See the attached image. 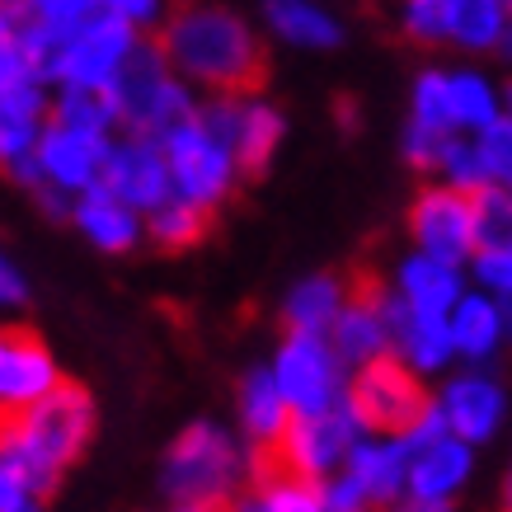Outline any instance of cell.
Masks as SVG:
<instances>
[{
    "instance_id": "cell-1",
    "label": "cell",
    "mask_w": 512,
    "mask_h": 512,
    "mask_svg": "<svg viewBox=\"0 0 512 512\" xmlns=\"http://www.w3.org/2000/svg\"><path fill=\"white\" fill-rule=\"evenodd\" d=\"M160 52L170 57L174 76L198 94H245L264 80V43L240 15L221 5L174 10L156 33Z\"/></svg>"
},
{
    "instance_id": "cell-2",
    "label": "cell",
    "mask_w": 512,
    "mask_h": 512,
    "mask_svg": "<svg viewBox=\"0 0 512 512\" xmlns=\"http://www.w3.org/2000/svg\"><path fill=\"white\" fill-rule=\"evenodd\" d=\"M94 428H99L94 395L76 381H62L52 395L24 409L19 419L0 423V451L29 475L38 494L52 498L66 470L90 451Z\"/></svg>"
},
{
    "instance_id": "cell-3",
    "label": "cell",
    "mask_w": 512,
    "mask_h": 512,
    "mask_svg": "<svg viewBox=\"0 0 512 512\" xmlns=\"http://www.w3.org/2000/svg\"><path fill=\"white\" fill-rule=\"evenodd\" d=\"M264 456L245 437L217 419H193L174 433V442L160 456V489L170 503H217L231 508L245 494Z\"/></svg>"
},
{
    "instance_id": "cell-4",
    "label": "cell",
    "mask_w": 512,
    "mask_h": 512,
    "mask_svg": "<svg viewBox=\"0 0 512 512\" xmlns=\"http://www.w3.org/2000/svg\"><path fill=\"white\" fill-rule=\"evenodd\" d=\"M109 90L118 104V118H123V132H146V137H165L179 123L198 118L202 109L198 90L174 76L170 57L160 52L156 38H141L132 47V57L123 62Z\"/></svg>"
},
{
    "instance_id": "cell-5",
    "label": "cell",
    "mask_w": 512,
    "mask_h": 512,
    "mask_svg": "<svg viewBox=\"0 0 512 512\" xmlns=\"http://www.w3.org/2000/svg\"><path fill=\"white\" fill-rule=\"evenodd\" d=\"M348 409L357 414L362 433L404 437L433 414V395L414 367H404L395 353L376 357L367 367H353L348 376Z\"/></svg>"
},
{
    "instance_id": "cell-6",
    "label": "cell",
    "mask_w": 512,
    "mask_h": 512,
    "mask_svg": "<svg viewBox=\"0 0 512 512\" xmlns=\"http://www.w3.org/2000/svg\"><path fill=\"white\" fill-rule=\"evenodd\" d=\"M165 146V160H170V188L174 198L193 202L202 212H217L231 202V193L240 188V160L231 156V146L202 123V118H188L174 132L160 137Z\"/></svg>"
},
{
    "instance_id": "cell-7",
    "label": "cell",
    "mask_w": 512,
    "mask_h": 512,
    "mask_svg": "<svg viewBox=\"0 0 512 512\" xmlns=\"http://www.w3.org/2000/svg\"><path fill=\"white\" fill-rule=\"evenodd\" d=\"M141 38H146V33H137L132 24H123L118 15H109V10H94L80 29H71L62 43L52 47V57H47V66H43V80L52 85V90H62V85L109 90Z\"/></svg>"
},
{
    "instance_id": "cell-8",
    "label": "cell",
    "mask_w": 512,
    "mask_h": 512,
    "mask_svg": "<svg viewBox=\"0 0 512 512\" xmlns=\"http://www.w3.org/2000/svg\"><path fill=\"white\" fill-rule=\"evenodd\" d=\"M268 372L287 395L292 414H320L348 400V362L334 353L329 334H282L268 357Z\"/></svg>"
},
{
    "instance_id": "cell-9",
    "label": "cell",
    "mask_w": 512,
    "mask_h": 512,
    "mask_svg": "<svg viewBox=\"0 0 512 512\" xmlns=\"http://www.w3.org/2000/svg\"><path fill=\"white\" fill-rule=\"evenodd\" d=\"M362 437H367L362 423H357V414L348 409V400H343V404H334V409H320V414H292L282 442L268 451L264 461L292 470L301 480L325 484L329 475H339V470L348 466V456H353V447Z\"/></svg>"
},
{
    "instance_id": "cell-10",
    "label": "cell",
    "mask_w": 512,
    "mask_h": 512,
    "mask_svg": "<svg viewBox=\"0 0 512 512\" xmlns=\"http://www.w3.org/2000/svg\"><path fill=\"white\" fill-rule=\"evenodd\" d=\"M198 118L231 146V156L240 160V174H245V179L264 174L268 165H273V156H278L282 137H287V118H282V109L278 104H268L259 90L207 94Z\"/></svg>"
},
{
    "instance_id": "cell-11",
    "label": "cell",
    "mask_w": 512,
    "mask_h": 512,
    "mask_svg": "<svg viewBox=\"0 0 512 512\" xmlns=\"http://www.w3.org/2000/svg\"><path fill=\"white\" fill-rule=\"evenodd\" d=\"M62 381V362L38 339V329L19 325V320H0V423L19 419Z\"/></svg>"
},
{
    "instance_id": "cell-12",
    "label": "cell",
    "mask_w": 512,
    "mask_h": 512,
    "mask_svg": "<svg viewBox=\"0 0 512 512\" xmlns=\"http://www.w3.org/2000/svg\"><path fill=\"white\" fill-rule=\"evenodd\" d=\"M409 240L419 254L470 268L475 259V207L470 193L451 184H428L409 207Z\"/></svg>"
},
{
    "instance_id": "cell-13",
    "label": "cell",
    "mask_w": 512,
    "mask_h": 512,
    "mask_svg": "<svg viewBox=\"0 0 512 512\" xmlns=\"http://www.w3.org/2000/svg\"><path fill=\"white\" fill-rule=\"evenodd\" d=\"M404 447H409V494L419 498H456L475 475V447L447 433L437 409L414 433H404Z\"/></svg>"
},
{
    "instance_id": "cell-14",
    "label": "cell",
    "mask_w": 512,
    "mask_h": 512,
    "mask_svg": "<svg viewBox=\"0 0 512 512\" xmlns=\"http://www.w3.org/2000/svg\"><path fill=\"white\" fill-rule=\"evenodd\" d=\"M104 188L118 193L123 202H132L141 217H146V212H156L165 198H174L170 160H165L160 137H146V132H118V137L109 141Z\"/></svg>"
},
{
    "instance_id": "cell-15",
    "label": "cell",
    "mask_w": 512,
    "mask_h": 512,
    "mask_svg": "<svg viewBox=\"0 0 512 512\" xmlns=\"http://www.w3.org/2000/svg\"><path fill=\"white\" fill-rule=\"evenodd\" d=\"M109 141L99 132H80L66 123H47L38 137V170L47 188H62L71 198L90 193L104 184V165H109Z\"/></svg>"
},
{
    "instance_id": "cell-16",
    "label": "cell",
    "mask_w": 512,
    "mask_h": 512,
    "mask_svg": "<svg viewBox=\"0 0 512 512\" xmlns=\"http://www.w3.org/2000/svg\"><path fill=\"white\" fill-rule=\"evenodd\" d=\"M433 409L442 414L447 433H456L461 442L480 447L503 428V414H508V395L489 372H456L442 381V390L433 395Z\"/></svg>"
},
{
    "instance_id": "cell-17",
    "label": "cell",
    "mask_w": 512,
    "mask_h": 512,
    "mask_svg": "<svg viewBox=\"0 0 512 512\" xmlns=\"http://www.w3.org/2000/svg\"><path fill=\"white\" fill-rule=\"evenodd\" d=\"M386 320H390V353L419 376H437L456 362V343H451L447 315H423L409 311L400 296L386 287Z\"/></svg>"
},
{
    "instance_id": "cell-18",
    "label": "cell",
    "mask_w": 512,
    "mask_h": 512,
    "mask_svg": "<svg viewBox=\"0 0 512 512\" xmlns=\"http://www.w3.org/2000/svg\"><path fill=\"white\" fill-rule=\"evenodd\" d=\"M329 343H334V353L348 362V372H353V367H367L376 357H386L390 353L386 287H376V282L353 287L348 306H343L334 329H329Z\"/></svg>"
},
{
    "instance_id": "cell-19",
    "label": "cell",
    "mask_w": 512,
    "mask_h": 512,
    "mask_svg": "<svg viewBox=\"0 0 512 512\" xmlns=\"http://www.w3.org/2000/svg\"><path fill=\"white\" fill-rule=\"evenodd\" d=\"M287 423H292V404H287V395L278 390L268 362L264 367H249V372L240 376V386H235V433L245 437L259 456H268V451L282 442Z\"/></svg>"
},
{
    "instance_id": "cell-20",
    "label": "cell",
    "mask_w": 512,
    "mask_h": 512,
    "mask_svg": "<svg viewBox=\"0 0 512 512\" xmlns=\"http://www.w3.org/2000/svg\"><path fill=\"white\" fill-rule=\"evenodd\" d=\"M390 292L400 296L409 311L423 315H451V306L466 296V268L447 264V259H433V254H404L395 264V278H390Z\"/></svg>"
},
{
    "instance_id": "cell-21",
    "label": "cell",
    "mask_w": 512,
    "mask_h": 512,
    "mask_svg": "<svg viewBox=\"0 0 512 512\" xmlns=\"http://www.w3.org/2000/svg\"><path fill=\"white\" fill-rule=\"evenodd\" d=\"M71 226H76L99 254H132V249L146 240V217H141L132 202H123L118 193H109L104 184L76 198Z\"/></svg>"
},
{
    "instance_id": "cell-22",
    "label": "cell",
    "mask_w": 512,
    "mask_h": 512,
    "mask_svg": "<svg viewBox=\"0 0 512 512\" xmlns=\"http://www.w3.org/2000/svg\"><path fill=\"white\" fill-rule=\"evenodd\" d=\"M47 123H52V85L47 80L33 76L0 94V170L33 156Z\"/></svg>"
},
{
    "instance_id": "cell-23",
    "label": "cell",
    "mask_w": 512,
    "mask_h": 512,
    "mask_svg": "<svg viewBox=\"0 0 512 512\" xmlns=\"http://www.w3.org/2000/svg\"><path fill=\"white\" fill-rule=\"evenodd\" d=\"M343 470L353 475L357 489L372 498L381 512L409 494V447H404V437H376V433H367L353 447V456H348V466H343Z\"/></svg>"
},
{
    "instance_id": "cell-24",
    "label": "cell",
    "mask_w": 512,
    "mask_h": 512,
    "mask_svg": "<svg viewBox=\"0 0 512 512\" xmlns=\"http://www.w3.org/2000/svg\"><path fill=\"white\" fill-rule=\"evenodd\" d=\"M0 10L24 29L33 66H38V76H43L52 47L62 43L71 29H80V24L99 10V0H0Z\"/></svg>"
},
{
    "instance_id": "cell-25",
    "label": "cell",
    "mask_w": 512,
    "mask_h": 512,
    "mask_svg": "<svg viewBox=\"0 0 512 512\" xmlns=\"http://www.w3.org/2000/svg\"><path fill=\"white\" fill-rule=\"evenodd\" d=\"M447 325H451V343H456V357L461 362H470V367H484L489 357L508 343V320H503V301H494L489 292H470L451 306L447 315Z\"/></svg>"
},
{
    "instance_id": "cell-26",
    "label": "cell",
    "mask_w": 512,
    "mask_h": 512,
    "mask_svg": "<svg viewBox=\"0 0 512 512\" xmlns=\"http://www.w3.org/2000/svg\"><path fill=\"white\" fill-rule=\"evenodd\" d=\"M264 19L278 43L301 47V52H329L343 43L339 15L320 0H264Z\"/></svg>"
},
{
    "instance_id": "cell-27",
    "label": "cell",
    "mask_w": 512,
    "mask_h": 512,
    "mask_svg": "<svg viewBox=\"0 0 512 512\" xmlns=\"http://www.w3.org/2000/svg\"><path fill=\"white\" fill-rule=\"evenodd\" d=\"M353 287L334 273H311L282 296V329L287 334H329L339 311L348 306Z\"/></svg>"
},
{
    "instance_id": "cell-28",
    "label": "cell",
    "mask_w": 512,
    "mask_h": 512,
    "mask_svg": "<svg viewBox=\"0 0 512 512\" xmlns=\"http://www.w3.org/2000/svg\"><path fill=\"white\" fill-rule=\"evenodd\" d=\"M231 512H329V508L315 480H301L292 470L264 461L254 484L231 503Z\"/></svg>"
},
{
    "instance_id": "cell-29",
    "label": "cell",
    "mask_w": 512,
    "mask_h": 512,
    "mask_svg": "<svg viewBox=\"0 0 512 512\" xmlns=\"http://www.w3.org/2000/svg\"><path fill=\"white\" fill-rule=\"evenodd\" d=\"M494 118H503V90L484 71H475V66H451L447 71V127L451 132L475 137Z\"/></svg>"
},
{
    "instance_id": "cell-30",
    "label": "cell",
    "mask_w": 512,
    "mask_h": 512,
    "mask_svg": "<svg viewBox=\"0 0 512 512\" xmlns=\"http://www.w3.org/2000/svg\"><path fill=\"white\" fill-rule=\"evenodd\" d=\"M52 123L99 132V137H118L123 132L113 90H90V85H62V90H52Z\"/></svg>"
},
{
    "instance_id": "cell-31",
    "label": "cell",
    "mask_w": 512,
    "mask_h": 512,
    "mask_svg": "<svg viewBox=\"0 0 512 512\" xmlns=\"http://www.w3.org/2000/svg\"><path fill=\"white\" fill-rule=\"evenodd\" d=\"M508 29H512L508 0H456V19H451V43L456 47H466V52H498Z\"/></svg>"
},
{
    "instance_id": "cell-32",
    "label": "cell",
    "mask_w": 512,
    "mask_h": 512,
    "mask_svg": "<svg viewBox=\"0 0 512 512\" xmlns=\"http://www.w3.org/2000/svg\"><path fill=\"white\" fill-rule=\"evenodd\" d=\"M212 226V212H202L184 198H165L156 212H146V240L170 254H184V249L202 245V235Z\"/></svg>"
},
{
    "instance_id": "cell-33",
    "label": "cell",
    "mask_w": 512,
    "mask_h": 512,
    "mask_svg": "<svg viewBox=\"0 0 512 512\" xmlns=\"http://www.w3.org/2000/svg\"><path fill=\"white\" fill-rule=\"evenodd\" d=\"M470 207H475V254L512 249V188L484 184L480 193H470Z\"/></svg>"
},
{
    "instance_id": "cell-34",
    "label": "cell",
    "mask_w": 512,
    "mask_h": 512,
    "mask_svg": "<svg viewBox=\"0 0 512 512\" xmlns=\"http://www.w3.org/2000/svg\"><path fill=\"white\" fill-rule=\"evenodd\" d=\"M437 184H451L461 193H480L489 184V170H484V156H480V141L466 137V132H451L442 156H437V170H433Z\"/></svg>"
},
{
    "instance_id": "cell-35",
    "label": "cell",
    "mask_w": 512,
    "mask_h": 512,
    "mask_svg": "<svg viewBox=\"0 0 512 512\" xmlns=\"http://www.w3.org/2000/svg\"><path fill=\"white\" fill-rule=\"evenodd\" d=\"M451 19L456 0H400V29L414 43H451Z\"/></svg>"
},
{
    "instance_id": "cell-36",
    "label": "cell",
    "mask_w": 512,
    "mask_h": 512,
    "mask_svg": "<svg viewBox=\"0 0 512 512\" xmlns=\"http://www.w3.org/2000/svg\"><path fill=\"white\" fill-rule=\"evenodd\" d=\"M33 76H38V66H33V52H29V43H24V29L0 10V94L15 90V85H24V80H33Z\"/></svg>"
},
{
    "instance_id": "cell-37",
    "label": "cell",
    "mask_w": 512,
    "mask_h": 512,
    "mask_svg": "<svg viewBox=\"0 0 512 512\" xmlns=\"http://www.w3.org/2000/svg\"><path fill=\"white\" fill-rule=\"evenodd\" d=\"M480 141V156H484V170H489V184H503L512 188V118H494V123L475 132Z\"/></svg>"
},
{
    "instance_id": "cell-38",
    "label": "cell",
    "mask_w": 512,
    "mask_h": 512,
    "mask_svg": "<svg viewBox=\"0 0 512 512\" xmlns=\"http://www.w3.org/2000/svg\"><path fill=\"white\" fill-rule=\"evenodd\" d=\"M47 494L33 489V480L0 451V512H43Z\"/></svg>"
},
{
    "instance_id": "cell-39",
    "label": "cell",
    "mask_w": 512,
    "mask_h": 512,
    "mask_svg": "<svg viewBox=\"0 0 512 512\" xmlns=\"http://www.w3.org/2000/svg\"><path fill=\"white\" fill-rule=\"evenodd\" d=\"M470 278L480 292H489L494 301H508L512 296V249H480L470 259Z\"/></svg>"
},
{
    "instance_id": "cell-40",
    "label": "cell",
    "mask_w": 512,
    "mask_h": 512,
    "mask_svg": "<svg viewBox=\"0 0 512 512\" xmlns=\"http://www.w3.org/2000/svg\"><path fill=\"white\" fill-rule=\"evenodd\" d=\"M447 137L451 132H437V127H428V123H404V132H400V151H404V160L414 165V170H423V174H433L437 170V156H442V146H447Z\"/></svg>"
},
{
    "instance_id": "cell-41",
    "label": "cell",
    "mask_w": 512,
    "mask_h": 512,
    "mask_svg": "<svg viewBox=\"0 0 512 512\" xmlns=\"http://www.w3.org/2000/svg\"><path fill=\"white\" fill-rule=\"evenodd\" d=\"M99 10L118 15L123 24H132L137 33H160V24L170 19L165 0H99Z\"/></svg>"
},
{
    "instance_id": "cell-42",
    "label": "cell",
    "mask_w": 512,
    "mask_h": 512,
    "mask_svg": "<svg viewBox=\"0 0 512 512\" xmlns=\"http://www.w3.org/2000/svg\"><path fill=\"white\" fill-rule=\"evenodd\" d=\"M29 306V278H24V268L0 249V320H10L15 311Z\"/></svg>"
},
{
    "instance_id": "cell-43",
    "label": "cell",
    "mask_w": 512,
    "mask_h": 512,
    "mask_svg": "<svg viewBox=\"0 0 512 512\" xmlns=\"http://www.w3.org/2000/svg\"><path fill=\"white\" fill-rule=\"evenodd\" d=\"M386 512H456L451 498H419V494H404L400 503H390Z\"/></svg>"
},
{
    "instance_id": "cell-44",
    "label": "cell",
    "mask_w": 512,
    "mask_h": 512,
    "mask_svg": "<svg viewBox=\"0 0 512 512\" xmlns=\"http://www.w3.org/2000/svg\"><path fill=\"white\" fill-rule=\"evenodd\" d=\"M165 512H231V508H217V503H170Z\"/></svg>"
},
{
    "instance_id": "cell-45",
    "label": "cell",
    "mask_w": 512,
    "mask_h": 512,
    "mask_svg": "<svg viewBox=\"0 0 512 512\" xmlns=\"http://www.w3.org/2000/svg\"><path fill=\"white\" fill-rule=\"evenodd\" d=\"M494 57H503V62H512V29L503 33V43H498V52H494Z\"/></svg>"
},
{
    "instance_id": "cell-46",
    "label": "cell",
    "mask_w": 512,
    "mask_h": 512,
    "mask_svg": "<svg viewBox=\"0 0 512 512\" xmlns=\"http://www.w3.org/2000/svg\"><path fill=\"white\" fill-rule=\"evenodd\" d=\"M503 320H508V339H512V296L503 301Z\"/></svg>"
},
{
    "instance_id": "cell-47",
    "label": "cell",
    "mask_w": 512,
    "mask_h": 512,
    "mask_svg": "<svg viewBox=\"0 0 512 512\" xmlns=\"http://www.w3.org/2000/svg\"><path fill=\"white\" fill-rule=\"evenodd\" d=\"M503 113H508V118H512V85H508V90H503Z\"/></svg>"
},
{
    "instance_id": "cell-48",
    "label": "cell",
    "mask_w": 512,
    "mask_h": 512,
    "mask_svg": "<svg viewBox=\"0 0 512 512\" xmlns=\"http://www.w3.org/2000/svg\"><path fill=\"white\" fill-rule=\"evenodd\" d=\"M503 503L512 508V470H508V484H503Z\"/></svg>"
},
{
    "instance_id": "cell-49",
    "label": "cell",
    "mask_w": 512,
    "mask_h": 512,
    "mask_svg": "<svg viewBox=\"0 0 512 512\" xmlns=\"http://www.w3.org/2000/svg\"><path fill=\"white\" fill-rule=\"evenodd\" d=\"M503 512H512V508H503Z\"/></svg>"
},
{
    "instance_id": "cell-50",
    "label": "cell",
    "mask_w": 512,
    "mask_h": 512,
    "mask_svg": "<svg viewBox=\"0 0 512 512\" xmlns=\"http://www.w3.org/2000/svg\"><path fill=\"white\" fill-rule=\"evenodd\" d=\"M508 5H512V0H508Z\"/></svg>"
}]
</instances>
